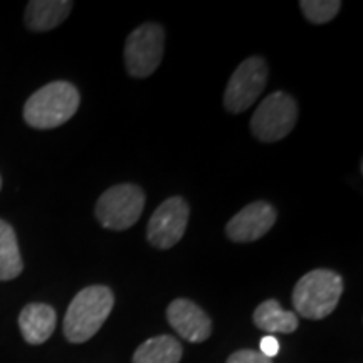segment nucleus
I'll list each match as a JSON object with an SVG mask.
<instances>
[{"label":"nucleus","instance_id":"nucleus-1","mask_svg":"<svg viewBox=\"0 0 363 363\" xmlns=\"http://www.w3.org/2000/svg\"><path fill=\"white\" fill-rule=\"evenodd\" d=\"M113 306L115 296L108 286L94 284L81 289L67 306L62 323L67 342L84 343L93 338L108 320Z\"/></svg>","mask_w":363,"mask_h":363},{"label":"nucleus","instance_id":"nucleus-2","mask_svg":"<svg viewBox=\"0 0 363 363\" xmlns=\"http://www.w3.org/2000/svg\"><path fill=\"white\" fill-rule=\"evenodd\" d=\"M79 91L69 81H52L30 94L24 104V120L35 130L65 125L79 108Z\"/></svg>","mask_w":363,"mask_h":363},{"label":"nucleus","instance_id":"nucleus-3","mask_svg":"<svg viewBox=\"0 0 363 363\" xmlns=\"http://www.w3.org/2000/svg\"><path fill=\"white\" fill-rule=\"evenodd\" d=\"M343 294V279L331 269H313L293 289V305L306 320H323L338 306Z\"/></svg>","mask_w":363,"mask_h":363},{"label":"nucleus","instance_id":"nucleus-4","mask_svg":"<svg viewBox=\"0 0 363 363\" xmlns=\"http://www.w3.org/2000/svg\"><path fill=\"white\" fill-rule=\"evenodd\" d=\"M143 208V190L135 184H120L101 194L94 207V214L104 229L126 230L138 222Z\"/></svg>","mask_w":363,"mask_h":363},{"label":"nucleus","instance_id":"nucleus-5","mask_svg":"<svg viewBox=\"0 0 363 363\" xmlns=\"http://www.w3.org/2000/svg\"><path fill=\"white\" fill-rule=\"evenodd\" d=\"M298 121V104L284 91H276L261 101L251 118L252 135L262 143L279 142L291 133Z\"/></svg>","mask_w":363,"mask_h":363},{"label":"nucleus","instance_id":"nucleus-6","mask_svg":"<svg viewBox=\"0 0 363 363\" xmlns=\"http://www.w3.org/2000/svg\"><path fill=\"white\" fill-rule=\"evenodd\" d=\"M165 51V30L155 22L136 27L125 43V66L130 76L143 79L160 66Z\"/></svg>","mask_w":363,"mask_h":363},{"label":"nucleus","instance_id":"nucleus-7","mask_svg":"<svg viewBox=\"0 0 363 363\" xmlns=\"http://www.w3.org/2000/svg\"><path fill=\"white\" fill-rule=\"evenodd\" d=\"M267 65L259 56L244 59L230 76L224 91V108L233 115L249 110L259 99L267 83Z\"/></svg>","mask_w":363,"mask_h":363},{"label":"nucleus","instance_id":"nucleus-8","mask_svg":"<svg viewBox=\"0 0 363 363\" xmlns=\"http://www.w3.org/2000/svg\"><path fill=\"white\" fill-rule=\"evenodd\" d=\"M190 217L185 199L170 197L155 208L147 225V239L153 247L170 249L184 238Z\"/></svg>","mask_w":363,"mask_h":363},{"label":"nucleus","instance_id":"nucleus-9","mask_svg":"<svg viewBox=\"0 0 363 363\" xmlns=\"http://www.w3.org/2000/svg\"><path fill=\"white\" fill-rule=\"evenodd\" d=\"M278 219L276 208L266 201L246 206L227 222L225 234L233 242H254L269 233Z\"/></svg>","mask_w":363,"mask_h":363},{"label":"nucleus","instance_id":"nucleus-10","mask_svg":"<svg viewBox=\"0 0 363 363\" xmlns=\"http://www.w3.org/2000/svg\"><path fill=\"white\" fill-rule=\"evenodd\" d=\"M167 320L172 328L190 343H202L212 335L211 318L190 299H174L167 308Z\"/></svg>","mask_w":363,"mask_h":363},{"label":"nucleus","instance_id":"nucleus-11","mask_svg":"<svg viewBox=\"0 0 363 363\" xmlns=\"http://www.w3.org/2000/svg\"><path fill=\"white\" fill-rule=\"evenodd\" d=\"M57 315L51 305L29 303L19 315V328L29 345H43L56 330Z\"/></svg>","mask_w":363,"mask_h":363},{"label":"nucleus","instance_id":"nucleus-12","mask_svg":"<svg viewBox=\"0 0 363 363\" xmlns=\"http://www.w3.org/2000/svg\"><path fill=\"white\" fill-rule=\"evenodd\" d=\"M74 4L69 0H33L26 7V26L34 33L56 29L67 19Z\"/></svg>","mask_w":363,"mask_h":363},{"label":"nucleus","instance_id":"nucleus-13","mask_svg":"<svg viewBox=\"0 0 363 363\" xmlns=\"http://www.w3.org/2000/svg\"><path fill=\"white\" fill-rule=\"evenodd\" d=\"M254 325L267 333H283L289 335L298 330L296 313L286 311L281 308L276 299H266L254 310L252 315Z\"/></svg>","mask_w":363,"mask_h":363},{"label":"nucleus","instance_id":"nucleus-14","mask_svg":"<svg viewBox=\"0 0 363 363\" xmlns=\"http://www.w3.org/2000/svg\"><path fill=\"white\" fill-rule=\"evenodd\" d=\"M182 345L170 335H160L147 340L136 348L133 363H179L182 360Z\"/></svg>","mask_w":363,"mask_h":363},{"label":"nucleus","instance_id":"nucleus-15","mask_svg":"<svg viewBox=\"0 0 363 363\" xmlns=\"http://www.w3.org/2000/svg\"><path fill=\"white\" fill-rule=\"evenodd\" d=\"M24 269L19 242L13 227L0 219V281H11Z\"/></svg>","mask_w":363,"mask_h":363},{"label":"nucleus","instance_id":"nucleus-16","mask_svg":"<svg viewBox=\"0 0 363 363\" xmlns=\"http://www.w3.org/2000/svg\"><path fill=\"white\" fill-rule=\"evenodd\" d=\"M303 16L311 24H326L338 16L342 2L340 0H301L299 2Z\"/></svg>","mask_w":363,"mask_h":363},{"label":"nucleus","instance_id":"nucleus-17","mask_svg":"<svg viewBox=\"0 0 363 363\" xmlns=\"http://www.w3.org/2000/svg\"><path fill=\"white\" fill-rule=\"evenodd\" d=\"M225 363H272V358L256 350H238L227 358Z\"/></svg>","mask_w":363,"mask_h":363},{"label":"nucleus","instance_id":"nucleus-18","mask_svg":"<svg viewBox=\"0 0 363 363\" xmlns=\"http://www.w3.org/2000/svg\"><path fill=\"white\" fill-rule=\"evenodd\" d=\"M279 352V342L276 340L272 335H267L261 340V353L262 355H266L267 358H272L278 355Z\"/></svg>","mask_w":363,"mask_h":363},{"label":"nucleus","instance_id":"nucleus-19","mask_svg":"<svg viewBox=\"0 0 363 363\" xmlns=\"http://www.w3.org/2000/svg\"><path fill=\"white\" fill-rule=\"evenodd\" d=\"M0 189H2V177H0Z\"/></svg>","mask_w":363,"mask_h":363}]
</instances>
